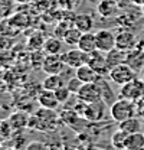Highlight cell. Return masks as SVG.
Wrapping results in <instances>:
<instances>
[{
    "label": "cell",
    "mask_w": 144,
    "mask_h": 150,
    "mask_svg": "<svg viewBox=\"0 0 144 150\" xmlns=\"http://www.w3.org/2000/svg\"><path fill=\"white\" fill-rule=\"evenodd\" d=\"M61 55H62L65 65L68 68H72V69H78L79 67H82L88 62V54L81 51L79 48L69 49V51H66L65 54H61Z\"/></svg>",
    "instance_id": "5"
},
{
    "label": "cell",
    "mask_w": 144,
    "mask_h": 150,
    "mask_svg": "<svg viewBox=\"0 0 144 150\" xmlns=\"http://www.w3.org/2000/svg\"><path fill=\"white\" fill-rule=\"evenodd\" d=\"M95 84H97L98 88H100L102 101H105L107 104H112V103H114V95H112V90H111L109 84L107 82V79H105L104 76H100V78L95 81Z\"/></svg>",
    "instance_id": "20"
},
{
    "label": "cell",
    "mask_w": 144,
    "mask_h": 150,
    "mask_svg": "<svg viewBox=\"0 0 144 150\" xmlns=\"http://www.w3.org/2000/svg\"><path fill=\"white\" fill-rule=\"evenodd\" d=\"M25 150H49V147L42 142H32L25 147Z\"/></svg>",
    "instance_id": "33"
},
{
    "label": "cell",
    "mask_w": 144,
    "mask_h": 150,
    "mask_svg": "<svg viewBox=\"0 0 144 150\" xmlns=\"http://www.w3.org/2000/svg\"><path fill=\"white\" fill-rule=\"evenodd\" d=\"M120 124V127L118 129H121L123 131H126L127 134H134V133H140L141 131V127H143V124H141V121H140V118L138 117H131V118H127L124 121H121V123H118Z\"/></svg>",
    "instance_id": "19"
},
{
    "label": "cell",
    "mask_w": 144,
    "mask_h": 150,
    "mask_svg": "<svg viewBox=\"0 0 144 150\" xmlns=\"http://www.w3.org/2000/svg\"><path fill=\"white\" fill-rule=\"evenodd\" d=\"M143 15H144V6H143Z\"/></svg>",
    "instance_id": "42"
},
{
    "label": "cell",
    "mask_w": 144,
    "mask_h": 150,
    "mask_svg": "<svg viewBox=\"0 0 144 150\" xmlns=\"http://www.w3.org/2000/svg\"><path fill=\"white\" fill-rule=\"evenodd\" d=\"M12 134H13V129L10 127L9 121L0 118V144H3L7 139H10Z\"/></svg>",
    "instance_id": "29"
},
{
    "label": "cell",
    "mask_w": 144,
    "mask_h": 150,
    "mask_svg": "<svg viewBox=\"0 0 144 150\" xmlns=\"http://www.w3.org/2000/svg\"><path fill=\"white\" fill-rule=\"evenodd\" d=\"M59 120H61V115H58L55 112V110L40 107L39 110L35 111V114L30 115L29 127L33 129V130L48 133V131L56 130V127L59 124Z\"/></svg>",
    "instance_id": "1"
},
{
    "label": "cell",
    "mask_w": 144,
    "mask_h": 150,
    "mask_svg": "<svg viewBox=\"0 0 144 150\" xmlns=\"http://www.w3.org/2000/svg\"><path fill=\"white\" fill-rule=\"evenodd\" d=\"M0 150H16V149L12 147L10 144H4V143H3V144H0Z\"/></svg>",
    "instance_id": "37"
},
{
    "label": "cell",
    "mask_w": 144,
    "mask_h": 150,
    "mask_svg": "<svg viewBox=\"0 0 144 150\" xmlns=\"http://www.w3.org/2000/svg\"><path fill=\"white\" fill-rule=\"evenodd\" d=\"M64 85H65V79L62 74H49L42 82V88L51 90V91H56Z\"/></svg>",
    "instance_id": "18"
},
{
    "label": "cell",
    "mask_w": 144,
    "mask_h": 150,
    "mask_svg": "<svg viewBox=\"0 0 144 150\" xmlns=\"http://www.w3.org/2000/svg\"><path fill=\"white\" fill-rule=\"evenodd\" d=\"M73 26L78 28L82 33H87V32H92V28H94V20L90 15H78L73 18Z\"/></svg>",
    "instance_id": "21"
},
{
    "label": "cell",
    "mask_w": 144,
    "mask_h": 150,
    "mask_svg": "<svg viewBox=\"0 0 144 150\" xmlns=\"http://www.w3.org/2000/svg\"><path fill=\"white\" fill-rule=\"evenodd\" d=\"M82 81L78 78V76H75V78H71V79H68V84H66V87L71 90V93H73L76 95V93L79 91V88L82 87Z\"/></svg>",
    "instance_id": "32"
},
{
    "label": "cell",
    "mask_w": 144,
    "mask_h": 150,
    "mask_svg": "<svg viewBox=\"0 0 144 150\" xmlns=\"http://www.w3.org/2000/svg\"><path fill=\"white\" fill-rule=\"evenodd\" d=\"M81 36H82V32L78 29V28H75V26H72L69 28L68 30H66V33L64 35V42L65 43H68V45H71V46H78V43H79V40H81Z\"/></svg>",
    "instance_id": "25"
},
{
    "label": "cell",
    "mask_w": 144,
    "mask_h": 150,
    "mask_svg": "<svg viewBox=\"0 0 144 150\" xmlns=\"http://www.w3.org/2000/svg\"><path fill=\"white\" fill-rule=\"evenodd\" d=\"M76 150H87V149H82V147H78Z\"/></svg>",
    "instance_id": "40"
},
{
    "label": "cell",
    "mask_w": 144,
    "mask_h": 150,
    "mask_svg": "<svg viewBox=\"0 0 144 150\" xmlns=\"http://www.w3.org/2000/svg\"><path fill=\"white\" fill-rule=\"evenodd\" d=\"M37 103L40 107H45V108H58V105L61 104L59 100L56 98V94L55 91H51V90H42L40 93L37 94Z\"/></svg>",
    "instance_id": "13"
},
{
    "label": "cell",
    "mask_w": 144,
    "mask_h": 150,
    "mask_svg": "<svg viewBox=\"0 0 144 150\" xmlns=\"http://www.w3.org/2000/svg\"><path fill=\"white\" fill-rule=\"evenodd\" d=\"M30 65L33 67V68H40L42 69V67H43V62H45V58H46V54H45V51L43 49H37V51H32V54H30Z\"/></svg>",
    "instance_id": "28"
},
{
    "label": "cell",
    "mask_w": 144,
    "mask_h": 150,
    "mask_svg": "<svg viewBox=\"0 0 144 150\" xmlns=\"http://www.w3.org/2000/svg\"><path fill=\"white\" fill-rule=\"evenodd\" d=\"M65 62L62 59L61 54H56V55H46L45 58V62H43V67H42V71L46 72V74H62L64 68H65Z\"/></svg>",
    "instance_id": "10"
},
{
    "label": "cell",
    "mask_w": 144,
    "mask_h": 150,
    "mask_svg": "<svg viewBox=\"0 0 144 150\" xmlns=\"http://www.w3.org/2000/svg\"><path fill=\"white\" fill-rule=\"evenodd\" d=\"M87 64L90 67H92L98 72V75H101V76H105L111 71V67L108 65V62H107V55L104 52L98 51V49L94 51V52H91V54H88V62Z\"/></svg>",
    "instance_id": "6"
},
{
    "label": "cell",
    "mask_w": 144,
    "mask_h": 150,
    "mask_svg": "<svg viewBox=\"0 0 144 150\" xmlns=\"http://www.w3.org/2000/svg\"><path fill=\"white\" fill-rule=\"evenodd\" d=\"M109 114H111L114 121L121 123V121H124L127 118H131V117L137 115L136 114V103L131 101V100L118 97V100H115L111 104Z\"/></svg>",
    "instance_id": "2"
},
{
    "label": "cell",
    "mask_w": 144,
    "mask_h": 150,
    "mask_svg": "<svg viewBox=\"0 0 144 150\" xmlns=\"http://www.w3.org/2000/svg\"><path fill=\"white\" fill-rule=\"evenodd\" d=\"M16 0H0V19H9L13 16Z\"/></svg>",
    "instance_id": "27"
},
{
    "label": "cell",
    "mask_w": 144,
    "mask_h": 150,
    "mask_svg": "<svg viewBox=\"0 0 144 150\" xmlns=\"http://www.w3.org/2000/svg\"><path fill=\"white\" fill-rule=\"evenodd\" d=\"M0 82L7 84V81H6V75H4L3 71H0ZM0 91H4V87H3V85H0Z\"/></svg>",
    "instance_id": "36"
},
{
    "label": "cell",
    "mask_w": 144,
    "mask_h": 150,
    "mask_svg": "<svg viewBox=\"0 0 144 150\" xmlns=\"http://www.w3.org/2000/svg\"><path fill=\"white\" fill-rule=\"evenodd\" d=\"M29 120H30V114L25 111H15L7 117V121L13 131H22L23 129L29 127Z\"/></svg>",
    "instance_id": "12"
},
{
    "label": "cell",
    "mask_w": 144,
    "mask_h": 150,
    "mask_svg": "<svg viewBox=\"0 0 144 150\" xmlns=\"http://www.w3.org/2000/svg\"><path fill=\"white\" fill-rule=\"evenodd\" d=\"M46 55H56V54H61L62 51V40L59 38H46L45 43H43V48Z\"/></svg>",
    "instance_id": "22"
},
{
    "label": "cell",
    "mask_w": 144,
    "mask_h": 150,
    "mask_svg": "<svg viewBox=\"0 0 144 150\" xmlns=\"http://www.w3.org/2000/svg\"><path fill=\"white\" fill-rule=\"evenodd\" d=\"M55 94H56V98L59 100V103L61 104H65L66 101H68V98L71 97V90L66 87V85H64V87H61L59 90H56L55 91Z\"/></svg>",
    "instance_id": "31"
},
{
    "label": "cell",
    "mask_w": 144,
    "mask_h": 150,
    "mask_svg": "<svg viewBox=\"0 0 144 150\" xmlns=\"http://www.w3.org/2000/svg\"><path fill=\"white\" fill-rule=\"evenodd\" d=\"M131 3L133 4H136V6H144V0H131Z\"/></svg>",
    "instance_id": "38"
},
{
    "label": "cell",
    "mask_w": 144,
    "mask_h": 150,
    "mask_svg": "<svg viewBox=\"0 0 144 150\" xmlns=\"http://www.w3.org/2000/svg\"><path fill=\"white\" fill-rule=\"evenodd\" d=\"M127 134L126 131H123L121 129L115 131L112 136H111V144L115 150H127Z\"/></svg>",
    "instance_id": "23"
},
{
    "label": "cell",
    "mask_w": 144,
    "mask_h": 150,
    "mask_svg": "<svg viewBox=\"0 0 144 150\" xmlns=\"http://www.w3.org/2000/svg\"><path fill=\"white\" fill-rule=\"evenodd\" d=\"M78 48L87 54H91L94 51H97V36L94 32H87V33H82L81 40L78 43Z\"/></svg>",
    "instance_id": "17"
},
{
    "label": "cell",
    "mask_w": 144,
    "mask_h": 150,
    "mask_svg": "<svg viewBox=\"0 0 144 150\" xmlns=\"http://www.w3.org/2000/svg\"><path fill=\"white\" fill-rule=\"evenodd\" d=\"M109 78L118 85H124L136 78V69L128 64H120L109 71Z\"/></svg>",
    "instance_id": "4"
},
{
    "label": "cell",
    "mask_w": 144,
    "mask_h": 150,
    "mask_svg": "<svg viewBox=\"0 0 144 150\" xmlns=\"http://www.w3.org/2000/svg\"><path fill=\"white\" fill-rule=\"evenodd\" d=\"M16 1H20V3H26V1H29V0H16Z\"/></svg>",
    "instance_id": "39"
},
{
    "label": "cell",
    "mask_w": 144,
    "mask_h": 150,
    "mask_svg": "<svg viewBox=\"0 0 144 150\" xmlns=\"http://www.w3.org/2000/svg\"><path fill=\"white\" fill-rule=\"evenodd\" d=\"M121 98H127L131 101H137L144 97V82L143 79H131L130 82H127L124 85H121L120 88V95Z\"/></svg>",
    "instance_id": "3"
},
{
    "label": "cell",
    "mask_w": 144,
    "mask_h": 150,
    "mask_svg": "<svg viewBox=\"0 0 144 150\" xmlns=\"http://www.w3.org/2000/svg\"><path fill=\"white\" fill-rule=\"evenodd\" d=\"M136 46H137V38L131 30H120L115 35V48L130 52Z\"/></svg>",
    "instance_id": "9"
},
{
    "label": "cell",
    "mask_w": 144,
    "mask_h": 150,
    "mask_svg": "<svg viewBox=\"0 0 144 150\" xmlns=\"http://www.w3.org/2000/svg\"><path fill=\"white\" fill-rule=\"evenodd\" d=\"M105 101L102 100H98V101H94L87 104V108L84 112V117L90 121H100L104 115V110H105Z\"/></svg>",
    "instance_id": "11"
},
{
    "label": "cell",
    "mask_w": 144,
    "mask_h": 150,
    "mask_svg": "<svg viewBox=\"0 0 144 150\" xmlns=\"http://www.w3.org/2000/svg\"><path fill=\"white\" fill-rule=\"evenodd\" d=\"M105 55H107L108 65L111 68H114V67H117L120 64H127V61H128V52L123 51V49H118V48L111 49Z\"/></svg>",
    "instance_id": "16"
},
{
    "label": "cell",
    "mask_w": 144,
    "mask_h": 150,
    "mask_svg": "<svg viewBox=\"0 0 144 150\" xmlns=\"http://www.w3.org/2000/svg\"><path fill=\"white\" fill-rule=\"evenodd\" d=\"M75 76H78L85 84V82H95L101 75H98V72L92 67H90L88 64H85V65L79 67L78 69H75Z\"/></svg>",
    "instance_id": "15"
},
{
    "label": "cell",
    "mask_w": 144,
    "mask_h": 150,
    "mask_svg": "<svg viewBox=\"0 0 144 150\" xmlns=\"http://www.w3.org/2000/svg\"><path fill=\"white\" fill-rule=\"evenodd\" d=\"M13 43H15L13 36L0 32V52H3V51H9V49L13 46Z\"/></svg>",
    "instance_id": "30"
},
{
    "label": "cell",
    "mask_w": 144,
    "mask_h": 150,
    "mask_svg": "<svg viewBox=\"0 0 144 150\" xmlns=\"http://www.w3.org/2000/svg\"><path fill=\"white\" fill-rule=\"evenodd\" d=\"M134 103H136V114L144 117V97L137 100V101H134Z\"/></svg>",
    "instance_id": "34"
},
{
    "label": "cell",
    "mask_w": 144,
    "mask_h": 150,
    "mask_svg": "<svg viewBox=\"0 0 144 150\" xmlns=\"http://www.w3.org/2000/svg\"><path fill=\"white\" fill-rule=\"evenodd\" d=\"M141 79H143V82H144V74H143V78H141Z\"/></svg>",
    "instance_id": "41"
},
{
    "label": "cell",
    "mask_w": 144,
    "mask_h": 150,
    "mask_svg": "<svg viewBox=\"0 0 144 150\" xmlns=\"http://www.w3.org/2000/svg\"><path fill=\"white\" fill-rule=\"evenodd\" d=\"M144 147V134L140 133H134V134H128L127 137V150H141Z\"/></svg>",
    "instance_id": "24"
},
{
    "label": "cell",
    "mask_w": 144,
    "mask_h": 150,
    "mask_svg": "<svg viewBox=\"0 0 144 150\" xmlns=\"http://www.w3.org/2000/svg\"><path fill=\"white\" fill-rule=\"evenodd\" d=\"M45 40H46V38L43 36L42 32H35L33 35H30L29 39H28V49H30V51L42 49Z\"/></svg>",
    "instance_id": "26"
},
{
    "label": "cell",
    "mask_w": 144,
    "mask_h": 150,
    "mask_svg": "<svg viewBox=\"0 0 144 150\" xmlns=\"http://www.w3.org/2000/svg\"><path fill=\"white\" fill-rule=\"evenodd\" d=\"M97 36V49L107 54L111 49L115 48V35L108 30V29H101L95 33Z\"/></svg>",
    "instance_id": "8"
},
{
    "label": "cell",
    "mask_w": 144,
    "mask_h": 150,
    "mask_svg": "<svg viewBox=\"0 0 144 150\" xmlns=\"http://www.w3.org/2000/svg\"><path fill=\"white\" fill-rule=\"evenodd\" d=\"M114 1H115L121 9H123V7H126V6H128V4L131 3V0H114Z\"/></svg>",
    "instance_id": "35"
},
{
    "label": "cell",
    "mask_w": 144,
    "mask_h": 150,
    "mask_svg": "<svg viewBox=\"0 0 144 150\" xmlns=\"http://www.w3.org/2000/svg\"><path fill=\"white\" fill-rule=\"evenodd\" d=\"M76 97L90 104V103H94V101H98V100H102L101 98V93H100V88L95 82H85L82 84V87L79 88V91L76 93Z\"/></svg>",
    "instance_id": "7"
},
{
    "label": "cell",
    "mask_w": 144,
    "mask_h": 150,
    "mask_svg": "<svg viewBox=\"0 0 144 150\" xmlns=\"http://www.w3.org/2000/svg\"><path fill=\"white\" fill-rule=\"evenodd\" d=\"M120 6L114 1V0H101L97 6V12L102 16V18H111L114 15H117L120 12Z\"/></svg>",
    "instance_id": "14"
}]
</instances>
